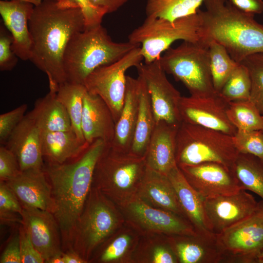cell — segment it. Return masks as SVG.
I'll list each match as a JSON object with an SVG mask.
<instances>
[{
    "label": "cell",
    "instance_id": "1",
    "mask_svg": "<svg viewBox=\"0 0 263 263\" xmlns=\"http://www.w3.org/2000/svg\"><path fill=\"white\" fill-rule=\"evenodd\" d=\"M32 43L29 60L48 77L49 90L56 92L66 82L63 56L71 39L86 29L79 7L61 5L58 0H42L28 20Z\"/></svg>",
    "mask_w": 263,
    "mask_h": 263
},
{
    "label": "cell",
    "instance_id": "2",
    "mask_svg": "<svg viewBox=\"0 0 263 263\" xmlns=\"http://www.w3.org/2000/svg\"><path fill=\"white\" fill-rule=\"evenodd\" d=\"M107 143L98 139L78 158L60 164L43 166L52 187L63 251L71 250L75 226L91 189L96 163Z\"/></svg>",
    "mask_w": 263,
    "mask_h": 263
},
{
    "label": "cell",
    "instance_id": "3",
    "mask_svg": "<svg viewBox=\"0 0 263 263\" xmlns=\"http://www.w3.org/2000/svg\"><path fill=\"white\" fill-rule=\"evenodd\" d=\"M204 3L206 10H198L204 41L220 43L239 63L263 52V25L255 20V15L239 10L227 0H205Z\"/></svg>",
    "mask_w": 263,
    "mask_h": 263
},
{
    "label": "cell",
    "instance_id": "4",
    "mask_svg": "<svg viewBox=\"0 0 263 263\" xmlns=\"http://www.w3.org/2000/svg\"><path fill=\"white\" fill-rule=\"evenodd\" d=\"M139 45L112 40L101 24L75 34L68 43L62 63L66 82L84 85L97 68L113 63Z\"/></svg>",
    "mask_w": 263,
    "mask_h": 263
},
{
    "label": "cell",
    "instance_id": "5",
    "mask_svg": "<svg viewBox=\"0 0 263 263\" xmlns=\"http://www.w3.org/2000/svg\"><path fill=\"white\" fill-rule=\"evenodd\" d=\"M239 153L232 136L183 121L178 127L175 153L178 166L210 162L230 169Z\"/></svg>",
    "mask_w": 263,
    "mask_h": 263
},
{
    "label": "cell",
    "instance_id": "6",
    "mask_svg": "<svg viewBox=\"0 0 263 263\" xmlns=\"http://www.w3.org/2000/svg\"><path fill=\"white\" fill-rule=\"evenodd\" d=\"M178 40L194 43L204 41L202 21L198 11L172 21L147 17L128 36L129 41L141 45V54L146 63L159 59L161 54Z\"/></svg>",
    "mask_w": 263,
    "mask_h": 263
},
{
    "label": "cell",
    "instance_id": "7",
    "mask_svg": "<svg viewBox=\"0 0 263 263\" xmlns=\"http://www.w3.org/2000/svg\"><path fill=\"white\" fill-rule=\"evenodd\" d=\"M159 60L165 73L181 81L191 95L205 96L218 93L212 83L208 43L184 41L176 48L169 47Z\"/></svg>",
    "mask_w": 263,
    "mask_h": 263
},
{
    "label": "cell",
    "instance_id": "8",
    "mask_svg": "<svg viewBox=\"0 0 263 263\" xmlns=\"http://www.w3.org/2000/svg\"><path fill=\"white\" fill-rule=\"evenodd\" d=\"M116 223L114 212L101 192L91 189L75 226L71 250L87 262L93 251L112 233Z\"/></svg>",
    "mask_w": 263,
    "mask_h": 263
},
{
    "label": "cell",
    "instance_id": "9",
    "mask_svg": "<svg viewBox=\"0 0 263 263\" xmlns=\"http://www.w3.org/2000/svg\"><path fill=\"white\" fill-rule=\"evenodd\" d=\"M143 60L140 46L133 49L118 60L93 71L84 83L88 92L100 97L111 110L115 123L121 113L125 98L126 72L139 66Z\"/></svg>",
    "mask_w": 263,
    "mask_h": 263
},
{
    "label": "cell",
    "instance_id": "10",
    "mask_svg": "<svg viewBox=\"0 0 263 263\" xmlns=\"http://www.w3.org/2000/svg\"><path fill=\"white\" fill-rule=\"evenodd\" d=\"M216 235L223 263H258L263 249V200L251 216Z\"/></svg>",
    "mask_w": 263,
    "mask_h": 263
},
{
    "label": "cell",
    "instance_id": "11",
    "mask_svg": "<svg viewBox=\"0 0 263 263\" xmlns=\"http://www.w3.org/2000/svg\"><path fill=\"white\" fill-rule=\"evenodd\" d=\"M146 169L144 156L117 150L108 144L95 166L92 183L108 194L114 189L126 190L141 180Z\"/></svg>",
    "mask_w": 263,
    "mask_h": 263
},
{
    "label": "cell",
    "instance_id": "12",
    "mask_svg": "<svg viewBox=\"0 0 263 263\" xmlns=\"http://www.w3.org/2000/svg\"><path fill=\"white\" fill-rule=\"evenodd\" d=\"M251 194L241 189L236 192L203 198L204 213L208 230L215 234L246 219L259 208Z\"/></svg>",
    "mask_w": 263,
    "mask_h": 263
},
{
    "label": "cell",
    "instance_id": "13",
    "mask_svg": "<svg viewBox=\"0 0 263 263\" xmlns=\"http://www.w3.org/2000/svg\"><path fill=\"white\" fill-rule=\"evenodd\" d=\"M149 92L155 123L164 121L174 125L181 123L179 104L181 95L169 81L159 59L136 67Z\"/></svg>",
    "mask_w": 263,
    "mask_h": 263
},
{
    "label": "cell",
    "instance_id": "14",
    "mask_svg": "<svg viewBox=\"0 0 263 263\" xmlns=\"http://www.w3.org/2000/svg\"><path fill=\"white\" fill-rule=\"evenodd\" d=\"M228 102L217 93L205 96H181L179 111L181 121L233 136L237 129L226 114Z\"/></svg>",
    "mask_w": 263,
    "mask_h": 263
},
{
    "label": "cell",
    "instance_id": "15",
    "mask_svg": "<svg viewBox=\"0 0 263 263\" xmlns=\"http://www.w3.org/2000/svg\"><path fill=\"white\" fill-rule=\"evenodd\" d=\"M178 166L203 198L230 194L241 189L231 170L223 164L209 162Z\"/></svg>",
    "mask_w": 263,
    "mask_h": 263
},
{
    "label": "cell",
    "instance_id": "16",
    "mask_svg": "<svg viewBox=\"0 0 263 263\" xmlns=\"http://www.w3.org/2000/svg\"><path fill=\"white\" fill-rule=\"evenodd\" d=\"M21 224L46 263L62 253L61 233L52 212L34 208L22 207Z\"/></svg>",
    "mask_w": 263,
    "mask_h": 263
},
{
    "label": "cell",
    "instance_id": "17",
    "mask_svg": "<svg viewBox=\"0 0 263 263\" xmlns=\"http://www.w3.org/2000/svg\"><path fill=\"white\" fill-rule=\"evenodd\" d=\"M5 182L22 207L38 208L54 213L56 206L51 185L43 169L21 171Z\"/></svg>",
    "mask_w": 263,
    "mask_h": 263
},
{
    "label": "cell",
    "instance_id": "18",
    "mask_svg": "<svg viewBox=\"0 0 263 263\" xmlns=\"http://www.w3.org/2000/svg\"><path fill=\"white\" fill-rule=\"evenodd\" d=\"M5 144L16 156L21 171L43 168L41 132L30 112L25 115Z\"/></svg>",
    "mask_w": 263,
    "mask_h": 263
},
{
    "label": "cell",
    "instance_id": "19",
    "mask_svg": "<svg viewBox=\"0 0 263 263\" xmlns=\"http://www.w3.org/2000/svg\"><path fill=\"white\" fill-rule=\"evenodd\" d=\"M35 5L17 0H0V14L4 25L12 36L14 52L20 59L29 60L32 43L28 20Z\"/></svg>",
    "mask_w": 263,
    "mask_h": 263
},
{
    "label": "cell",
    "instance_id": "20",
    "mask_svg": "<svg viewBox=\"0 0 263 263\" xmlns=\"http://www.w3.org/2000/svg\"><path fill=\"white\" fill-rule=\"evenodd\" d=\"M180 125L164 121L155 123L145 154L147 167L167 175L177 166L176 161V139Z\"/></svg>",
    "mask_w": 263,
    "mask_h": 263
},
{
    "label": "cell",
    "instance_id": "21",
    "mask_svg": "<svg viewBox=\"0 0 263 263\" xmlns=\"http://www.w3.org/2000/svg\"><path fill=\"white\" fill-rule=\"evenodd\" d=\"M115 123L109 107L99 96L86 90L83 98L81 129L86 142L91 144L100 139L111 144Z\"/></svg>",
    "mask_w": 263,
    "mask_h": 263
},
{
    "label": "cell",
    "instance_id": "22",
    "mask_svg": "<svg viewBox=\"0 0 263 263\" xmlns=\"http://www.w3.org/2000/svg\"><path fill=\"white\" fill-rule=\"evenodd\" d=\"M140 80L126 76L124 103L115 123L114 138L110 144L117 150L130 151L136 128L139 104Z\"/></svg>",
    "mask_w": 263,
    "mask_h": 263
},
{
    "label": "cell",
    "instance_id": "23",
    "mask_svg": "<svg viewBox=\"0 0 263 263\" xmlns=\"http://www.w3.org/2000/svg\"><path fill=\"white\" fill-rule=\"evenodd\" d=\"M129 210L144 226L169 234L193 235L198 233L192 225L176 214L153 208L140 200L132 202Z\"/></svg>",
    "mask_w": 263,
    "mask_h": 263
},
{
    "label": "cell",
    "instance_id": "24",
    "mask_svg": "<svg viewBox=\"0 0 263 263\" xmlns=\"http://www.w3.org/2000/svg\"><path fill=\"white\" fill-rule=\"evenodd\" d=\"M41 132L42 155L47 163L60 164L75 160L90 145L80 141L73 130Z\"/></svg>",
    "mask_w": 263,
    "mask_h": 263
},
{
    "label": "cell",
    "instance_id": "25",
    "mask_svg": "<svg viewBox=\"0 0 263 263\" xmlns=\"http://www.w3.org/2000/svg\"><path fill=\"white\" fill-rule=\"evenodd\" d=\"M177 196L180 206L195 230L200 234L210 232L206 225L203 207V198L187 180L176 166L167 175Z\"/></svg>",
    "mask_w": 263,
    "mask_h": 263
},
{
    "label": "cell",
    "instance_id": "26",
    "mask_svg": "<svg viewBox=\"0 0 263 263\" xmlns=\"http://www.w3.org/2000/svg\"><path fill=\"white\" fill-rule=\"evenodd\" d=\"M175 249L182 263H223V253L213 233H198L190 240L178 241Z\"/></svg>",
    "mask_w": 263,
    "mask_h": 263
},
{
    "label": "cell",
    "instance_id": "27",
    "mask_svg": "<svg viewBox=\"0 0 263 263\" xmlns=\"http://www.w3.org/2000/svg\"><path fill=\"white\" fill-rule=\"evenodd\" d=\"M30 113L41 132L72 130L69 115L55 91L49 90L45 96L38 99Z\"/></svg>",
    "mask_w": 263,
    "mask_h": 263
},
{
    "label": "cell",
    "instance_id": "28",
    "mask_svg": "<svg viewBox=\"0 0 263 263\" xmlns=\"http://www.w3.org/2000/svg\"><path fill=\"white\" fill-rule=\"evenodd\" d=\"M141 181L144 196L149 200L179 216L185 214L167 175L147 167Z\"/></svg>",
    "mask_w": 263,
    "mask_h": 263
},
{
    "label": "cell",
    "instance_id": "29",
    "mask_svg": "<svg viewBox=\"0 0 263 263\" xmlns=\"http://www.w3.org/2000/svg\"><path fill=\"white\" fill-rule=\"evenodd\" d=\"M140 80L139 104L134 135L130 151L144 156L155 125L150 96L143 78Z\"/></svg>",
    "mask_w": 263,
    "mask_h": 263
},
{
    "label": "cell",
    "instance_id": "30",
    "mask_svg": "<svg viewBox=\"0 0 263 263\" xmlns=\"http://www.w3.org/2000/svg\"><path fill=\"white\" fill-rule=\"evenodd\" d=\"M230 169L241 189L252 191L263 200V162L253 155L239 153Z\"/></svg>",
    "mask_w": 263,
    "mask_h": 263
},
{
    "label": "cell",
    "instance_id": "31",
    "mask_svg": "<svg viewBox=\"0 0 263 263\" xmlns=\"http://www.w3.org/2000/svg\"><path fill=\"white\" fill-rule=\"evenodd\" d=\"M86 91L83 84L65 82L59 85L56 92L57 99L69 115L73 131L83 143H86L81 129L83 98Z\"/></svg>",
    "mask_w": 263,
    "mask_h": 263
},
{
    "label": "cell",
    "instance_id": "32",
    "mask_svg": "<svg viewBox=\"0 0 263 263\" xmlns=\"http://www.w3.org/2000/svg\"><path fill=\"white\" fill-rule=\"evenodd\" d=\"M205 0H147V17L174 21L197 12Z\"/></svg>",
    "mask_w": 263,
    "mask_h": 263
},
{
    "label": "cell",
    "instance_id": "33",
    "mask_svg": "<svg viewBox=\"0 0 263 263\" xmlns=\"http://www.w3.org/2000/svg\"><path fill=\"white\" fill-rule=\"evenodd\" d=\"M210 67L214 88L220 93L239 64L233 59L225 48L214 40L208 42Z\"/></svg>",
    "mask_w": 263,
    "mask_h": 263
},
{
    "label": "cell",
    "instance_id": "34",
    "mask_svg": "<svg viewBox=\"0 0 263 263\" xmlns=\"http://www.w3.org/2000/svg\"><path fill=\"white\" fill-rule=\"evenodd\" d=\"M226 114L237 130H263V115L250 100L229 102Z\"/></svg>",
    "mask_w": 263,
    "mask_h": 263
},
{
    "label": "cell",
    "instance_id": "35",
    "mask_svg": "<svg viewBox=\"0 0 263 263\" xmlns=\"http://www.w3.org/2000/svg\"><path fill=\"white\" fill-rule=\"evenodd\" d=\"M251 80L247 68L239 63L220 92L226 101L250 100Z\"/></svg>",
    "mask_w": 263,
    "mask_h": 263
},
{
    "label": "cell",
    "instance_id": "36",
    "mask_svg": "<svg viewBox=\"0 0 263 263\" xmlns=\"http://www.w3.org/2000/svg\"><path fill=\"white\" fill-rule=\"evenodd\" d=\"M240 63L247 68L250 76V100L263 115V52L249 55Z\"/></svg>",
    "mask_w": 263,
    "mask_h": 263
},
{
    "label": "cell",
    "instance_id": "37",
    "mask_svg": "<svg viewBox=\"0 0 263 263\" xmlns=\"http://www.w3.org/2000/svg\"><path fill=\"white\" fill-rule=\"evenodd\" d=\"M22 207L12 189L0 181V219L2 224H21Z\"/></svg>",
    "mask_w": 263,
    "mask_h": 263
},
{
    "label": "cell",
    "instance_id": "38",
    "mask_svg": "<svg viewBox=\"0 0 263 263\" xmlns=\"http://www.w3.org/2000/svg\"><path fill=\"white\" fill-rule=\"evenodd\" d=\"M232 137L235 148L239 153L253 155L263 162L262 130H237Z\"/></svg>",
    "mask_w": 263,
    "mask_h": 263
},
{
    "label": "cell",
    "instance_id": "39",
    "mask_svg": "<svg viewBox=\"0 0 263 263\" xmlns=\"http://www.w3.org/2000/svg\"><path fill=\"white\" fill-rule=\"evenodd\" d=\"M13 38L4 24L0 26V70H12L18 62V57L14 52L12 45Z\"/></svg>",
    "mask_w": 263,
    "mask_h": 263
},
{
    "label": "cell",
    "instance_id": "40",
    "mask_svg": "<svg viewBox=\"0 0 263 263\" xmlns=\"http://www.w3.org/2000/svg\"><path fill=\"white\" fill-rule=\"evenodd\" d=\"M65 6L79 7L82 10L85 22L86 29L101 24L102 19L106 13L95 7L90 0H58Z\"/></svg>",
    "mask_w": 263,
    "mask_h": 263
},
{
    "label": "cell",
    "instance_id": "41",
    "mask_svg": "<svg viewBox=\"0 0 263 263\" xmlns=\"http://www.w3.org/2000/svg\"><path fill=\"white\" fill-rule=\"evenodd\" d=\"M27 105L23 104L0 115V143L5 144L9 136L25 116Z\"/></svg>",
    "mask_w": 263,
    "mask_h": 263
},
{
    "label": "cell",
    "instance_id": "42",
    "mask_svg": "<svg viewBox=\"0 0 263 263\" xmlns=\"http://www.w3.org/2000/svg\"><path fill=\"white\" fill-rule=\"evenodd\" d=\"M21 172L17 158L5 146L0 147V181H6Z\"/></svg>",
    "mask_w": 263,
    "mask_h": 263
},
{
    "label": "cell",
    "instance_id": "43",
    "mask_svg": "<svg viewBox=\"0 0 263 263\" xmlns=\"http://www.w3.org/2000/svg\"><path fill=\"white\" fill-rule=\"evenodd\" d=\"M21 263H43L44 260L34 246L30 236L22 224L19 228Z\"/></svg>",
    "mask_w": 263,
    "mask_h": 263
},
{
    "label": "cell",
    "instance_id": "44",
    "mask_svg": "<svg viewBox=\"0 0 263 263\" xmlns=\"http://www.w3.org/2000/svg\"><path fill=\"white\" fill-rule=\"evenodd\" d=\"M130 240L127 235H122L116 238L103 250L100 260L107 263L119 258L127 250Z\"/></svg>",
    "mask_w": 263,
    "mask_h": 263
},
{
    "label": "cell",
    "instance_id": "45",
    "mask_svg": "<svg viewBox=\"0 0 263 263\" xmlns=\"http://www.w3.org/2000/svg\"><path fill=\"white\" fill-rule=\"evenodd\" d=\"M0 263H21L19 230L14 234L2 251Z\"/></svg>",
    "mask_w": 263,
    "mask_h": 263
},
{
    "label": "cell",
    "instance_id": "46",
    "mask_svg": "<svg viewBox=\"0 0 263 263\" xmlns=\"http://www.w3.org/2000/svg\"><path fill=\"white\" fill-rule=\"evenodd\" d=\"M233 6L244 13L260 14L263 12V0H227Z\"/></svg>",
    "mask_w": 263,
    "mask_h": 263
},
{
    "label": "cell",
    "instance_id": "47",
    "mask_svg": "<svg viewBox=\"0 0 263 263\" xmlns=\"http://www.w3.org/2000/svg\"><path fill=\"white\" fill-rule=\"evenodd\" d=\"M96 7L104 11L106 14L117 11L129 0H90Z\"/></svg>",
    "mask_w": 263,
    "mask_h": 263
},
{
    "label": "cell",
    "instance_id": "48",
    "mask_svg": "<svg viewBox=\"0 0 263 263\" xmlns=\"http://www.w3.org/2000/svg\"><path fill=\"white\" fill-rule=\"evenodd\" d=\"M153 262L154 263H176L175 257L171 252L165 247L159 246L155 248L153 254Z\"/></svg>",
    "mask_w": 263,
    "mask_h": 263
},
{
    "label": "cell",
    "instance_id": "49",
    "mask_svg": "<svg viewBox=\"0 0 263 263\" xmlns=\"http://www.w3.org/2000/svg\"><path fill=\"white\" fill-rule=\"evenodd\" d=\"M64 263H85L87 262L78 253L72 250L63 251Z\"/></svg>",
    "mask_w": 263,
    "mask_h": 263
},
{
    "label": "cell",
    "instance_id": "50",
    "mask_svg": "<svg viewBox=\"0 0 263 263\" xmlns=\"http://www.w3.org/2000/svg\"><path fill=\"white\" fill-rule=\"evenodd\" d=\"M63 253L56 255L48 260L46 263H64Z\"/></svg>",
    "mask_w": 263,
    "mask_h": 263
},
{
    "label": "cell",
    "instance_id": "51",
    "mask_svg": "<svg viewBox=\"0 0 263 263\" xmlns=\"http://www.w3.org/2000/svg\"><path fill=\"white\" fill-rule=\"evenodd\" d=\"M17 0L29 2L33 4L35 6H37V5H39L41 2L42 0Z\"/></svg>",
    "mask_w": 263,
    "mask_h": 263
},
{
    "label": "cell",
    "instance_id": "52",
    "mask_svg": "<svg viewBox=\"0 0 263 263\" xmlns=\"http://www.w3.org/2000/svg\"><path fill=\"white\" fill-rule=\"evenodd\" d=\"M258 263H263V249L258 256Z\"/></svg>",
    "mask_w": 263,
    "mask_h": 263
},
{
    "label": "cell",
    "instance_id": "53",
    "mask_svg": "<svg viewBox=\"0 0 263 263\" xmlns=\"http://www.w3.org/2000/svg\"><path fill=\"white\" fill-rule=\"evenodd\" d=\"M262 131H263V130Z\"/></svg>",
    "mask_w": 263,
    "mask_h": 263
}]
</instances>
